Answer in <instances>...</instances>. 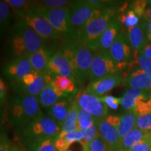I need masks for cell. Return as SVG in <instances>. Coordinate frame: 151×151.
Here are the masks:
<instances>
[{
	"mask_svg": "<svg viewBox=\"0 0 151 151\" xmlns=\"http://www.w3.org/2000/svg\"><path fill=\"white\" fill-rule=\"evenodd\" d=\"M61 130V126L43 113L16 129L19 138L26 146L44 139H56Z\"/></svg>",
	"mask_w": 151,
	"mask_h": 151,
	"instance_id": "cell-1",
	"label": "cell"
},
{
	"mask_svg": "<svg viewBox=\"0 0 151 151\" xmlns=\"http://www.w3.org/2000/svg\"><path fill=\"white\" fill-rule=\"evenodd\" d=\"M43 39L33 28L20 20L15 26V31L11 38V50L14 58L29 55L43 48Z\"/></svg>",
	"mask_w": 151,
	"mask_h": 151,
	"instance_id": "cell-2",
	"label": "cell"
},
{
	"mask_svg": "<svg viewBox=\"0 0 151 151\" xmlns=\"http://www.w3.org/2000/svg\"><path fill=\"white\" fill-rule=\"evenodd\" d=\"M116 9L113 7H106L98 18L88 22L85 27L76 34V39L78 40L92 51L99 50L101 35L108 27L111 20L116 16Z\"/></svg>",
	"mask_w": 151,
	"mask_h": 151,
	"instance_id": "cell-3",
	"label": "cell"
},
{
	"mask_svg": "<svg viewBox=\"0 0 151 151\" xmlns=\"http://www.w3.org/2000/svg\"><path fill=\"white\" fill-rule=\"evenodd\" d=\"M42 113L37 97L20 94L11 99L9 115L11 123L16 129Z\"/></svg>",
	"mask_w": 151,
	"mask_h": 151,
	"instance_id": "cell-4",
	"label": "cell"
},
{
	"mask_svg": "<svg viewBox=\"0 0 151 151\" xmlns=\"http://www.w3.org/2000/svg\"><path fill=\"white\" fill-rule=\"evenodd\" d=\"M33 6L58 32L65 36L67 39H76V31L71 22L70 7L55 9H40L37 6V1H34Z\"/></svg>",
	"mask_w": 151,
	"mask_h": 151,
	"instance_id": "cell-5",
	"label": "cell"
},
{
	"mask_svg": "<svg viewBox=\"0 0 151 151\" xmlns=\"http://www.w3.org/2000/svg\"><path fill=\"white\" fill-rule=\"evenodd\" d=\"M54 77L50 72L39 73L33 70L22 78L12 81L11 86L20 94L37 97L48 85L51 84Z\"/></svg>",
	"mask_w": 151,
	"mask_h": 151,
	"instance_id": "cell-6",
	"label": "cell"
},
{
	"mask_svg": "<svg viewBox=\"0 0 151 151\" xmlns=\"http://www.w3.org/2000/svg\"><path fill=\"white\" fill-rule=\"evenodd\" d=\"M33 4L34 1L26 12L18 14L21 20L33 28L36 32L44 39H55L61 37L62 35L58 32L50 22L34 8Z\"/></svg>",
	"mask_w": 151,
	"mask_h": 151,
	"instance_id": "cell-7",
	"label": "cell"
},
{
	"mask_svg": "<svg viewBox=\"0 0 151 151\" xmlns=\"http://www.w3.org/2000/svg\"><path fill=\"white\" fill-rule=\"evenodd\" d=\"M120 116L108 115L105 118L95 120L98 132L106 143L110 151L118 150L120 138L118 133V126Z\"/></svg>",
	"mask_w": 151,
	"mask_h": 151,
	"instance_id": "cell-8",
	"label": "cell"
},
{
	"mask_svg": "<svg viewBox=\"0 0 151 151\" xmlns=\"http://www.w3.org/2000/svg\"><path fill=\"white\" fill-rule=\"evenodd\" d=\"M118 72V68L108 52L97 51L93 56L88 78L91 83Z\"/></svg>",
	"mask_w": 151,
	"mask_h": 151,
	"instance_id": "cell-9",
	"label": "cell"
},
{
	"mask_svg": "<svg viewBox=\"0 0 151 151\" xmlns=\"http://www.w3.org/2000/svg\"><path fill=\"white\" fill-rule=\"evenodd\" d=\"M98 9L100 8L90 1H73L70 6V14L71 22L76 31L83 29L88 22L94 20L93 14Z\"/></svg>",
	"mask_w": 151,
	"mask_h": 151,
	"instance_id": "cell-10",
	"label": "cell"
},
{
	"mask_svg": "<svg viewBox=\"0 0 151 151\" xmlns=\"http://www.w3.org/2000/svg\"><path fill=\"white\" fill-rule=\"evenodd\" d=\"M75 100L78 107L90 113L96 120L108 116V107L101 102L99 97L88 93L86 90L78 92Z\"/></svg>",
	"mask_w": 151,
	"mask_h": 151,
	"instance_id": "cell-11",
	"label": "cell"
},
{
	"mask_svg": "<svg viewBox=\"0 0 151 151\" xmlns=\"http://www.w3.org/2000/svg\"><path fill=\"white\" fill-rule=\"evenodd\" d=\"M76 60L78 67L79 81L84 82L89 77L90 67L93 60L92 50L77 39L73 40Z\"/></svg>",
	"mask_w": 151,
	"mask_h": 151,
	"instance_id": "cell-12",
	"label": "cell"
},
{
	"mask_svg": "<svg viewBox=\"0 0 151 151\" xmlns=\"http://www.w3.org/2000/svg\"><path fill=\"white\" fill-rule=\"evenodd\" d=\"M108 53L116 65L127 63L132 58V48L127 36L120 32L111 46Z\"/></svg>",
	"mask_w": 151,
	"mask_h": 151,
	"instance_id": "cell-13",
	"label": "cell"
},
{
	"mask_svg": "<svg viewBox=\"0 0 151 151\" xmlns=\"http://www.w3.org/2000/svg\"><path fill=\"white\" fill-rule=\"evenodd\" d=\"M124 81L123 76L120 72H118L90 83L86 88V91L97 97H102L104 94L120 86Z\"/></svg>",
	"mask_w": 151,
	"mask_h": 151,
	"instance_id": "cell-14",
	"label": "cell"
},
{
	"mask_svg": "<svg viewBox=\"0 0 151 151\" xmlns=\"http://www.w3.org/2000/svg\"><path fill=\"white\" fill-rule=\"evenodd\" d=\"M33 71L29 56L14 58L4 68V74L11 82L20 79Z\"/></svg>",
	"mask_w": 151,
	"mask_h": 151,
	"instance_id": "cell-15",
	"label": "cell"
},
{
	"mask_svg": "<svg viewBox=\"0 0 151 151\" xmlns=\"http://www.w3.org/2000/svg\"><path fill=\"white\" fill-rule=\"evenodd\" d=\"M48 72L55 76H62L68 77L76 82L70 65L59 50L52 54L50 58L48 65Z\"/></svg>",
	"mask_w": 151,
	"mask_h": 151,
	"instance_id": "cell-16",
	"label": "cell"
},
{
	"mask_svg": "<svg viewBox=\"0 0 151 151\" xmlns=\"http://www.w3.org/2000/svg\"><path fill=\"white\" fill-rule=\"evenodd\" d=\"M128 40L131 46L132 50L134 52V54L140 52L148 44L147 41V33L146 21L142 23L137 24L134 27H129L127 29Z\"/></svg>",
	"mask_w": 151,
	"mask_h": 151,
	"instance_id": "cell-17",
	"label": "cell"
},
{
	"mask_svg": "<svg viewBox=\"0 0 151 151\" xmlns=\"http://www.w3.org/2000/svg\"><path fill=\"white\" fill-rule=\"evenodd\" d=\"M150 92L146 90L129 89L121 97V106L127 111H134L141 101H148Z\"/></svg>",
	"mask_w": 151,
	"mask_h": 151,
	"instance_id": "cell-18",
	"label": "cell"
},
{
	"mask_svg": "<svg viewBox=\"0 0 151 151\" xmlns=\"http://www.w3.org/2000/svg\"><path fill=\"white\" fill-rule=\"evenodd\" d=\"M129 89H137L151 92V76L137 69L130 72L124 81Z\"/></svg>",
	"mask_w": 151,
	"mask_h": 151,
	"instance_id": "cell-19",
	"label": "cell"
},
{
	"mask_svg": "<svg viewBox=\"0 0 151 151\" xmlns=\"http://www.w3.org/2000/svg\"><path fill=\"white\" fill-rule=\"evenodd\" d=\"M120 26L121 23L119 21L118 16L113 17L108 27L101 35L98 51L108 52L111 46L120 33Z\"/></svg>",
	"mask_w": 151,
	"mask_h": 151,
	"instance_id": "cell-20",
	"label": "cell"
},
{
	"mask_svg": "<svg viewBox=\"0 0 151 151\" xmlns=\"http://www.w3.org/2000/svg\"><path fill=\"white\" fill-rule=\"evenodd\" d=\"M67 95L68 94L60 91L49 84L41 92L37 98L40 106L43 108L48 109L55 104L60 99L67 97Z\"/></svg>",
	"mask_w": 151,
	"mask_h": 151,
	"instance_id": "cell-21",
	"label": "cell"
},
{
	"mask_svg": "<svg viewBox=\"0 0 151 151\" xmlns=\"http://www.w3.org/2000/svg\"><path fill=\"white\" fill-rule=\"evenodd\" d=\"M72 103L73 101H71L70 98L65 97L60 99L55 104L48 109V116L62 127Z\"/></svg>",
	"mask_w": 151,
	"mask_h": 151,
	"instance_id": "cell-22",
	"label": "cell"
},
{
	"mask_svg": "<svg viewBox=\"0 0 151 151\" xmlns=\"http://www.w3.org/2000/svg\"><path fill=\"white\" fill-rule=\"evenodd\" d=\"M51 56L50 52L43 48L29 55V60L33 70L39 73L48 72V65Z\"/></svg>",
	"mask_w": 151,
	"mask_h": 151,
	"instance_id": "cell-23",
	"label": "cell"
},
{
	"mask_svg": "<svg viewBox=\"0 0 151 151\" xmlns=\"http://www.w3.org/2000/svg\"><path fill=\"white\" fill-rule=\"evenodd\" d=\"M59 51L62 55L65 57V59L67 60L69 65H70L73 71V74L74 76L75 81H79L78 67H77L73 39H67V40L64 41L62 43V46H60Z\"/></svg>",
	"mask_w": 151,
	"mask_h": 151,
	"instance_id": "cell-24",
	"label": "cell"
},
{
	"mask_svg": "<svg viewBox=\"0 0 151 151\" xmlns=\"http://www.w3.org/2000/svg\"><path fill=\"white\" fill-rule=\"evenodd\" d=\"M78 106L74 99L72 104L71 106V108L68 112L67 116L66 117L65 120H64L63 123H62L61 132L68 133V132L80 130L78 124Z\"/></svg>",
	"mask_w": 151,
	"mask_h": 151,
	"instance_id": "cell-25",
	"label": "cell"
},
{
	"mask_svg": "<svg viewBox=\"0 0 151 151\" xmlns=\"http://www.w3.org/2000/svg\"><path fill=\"white\" fill-rule=\"evenodd\" d=\"M148 132H146L137 127L132 129L123 139H121L118 151H129L136 143L140 141Z\"/></svg>",
	"mask_w": 151,
	"mask_h": 151,
	"instance_id": "cell-26",
	"label": "cell"
},
{
	"mask_svg": "<svg viewBox=\"0 0 151 151\" xmlns=\"http://www.w3.org/2000/svg\"><path fill=\"white\" fill-rule=\"evenodd\" d=\"M137 114L134 111H126L120 116L118 126V133L120 141L136 127Z\"/></svg>",
	"mask_w": 151,
	"mask_h": 151,
	"instance_id": "cell-27",
	"label": "cell"
},
{
	"mask_svg": "<svg viewBox=\"0 0 151 151\" xmlns=\"http://www.w3.org/2000/svg\"><path fill=\"white\" fill-rule=\"evenodd\" d=\"M51 86L60 91L67 94H71L75 90V82L68 77L56 76L51 83Z\"/></svg>",
	"mask_w": 151,
	"mask_h": 151,
	"instance_id": "cell-28",
	"label": "cell"
},
{
	"mask_svg": "<svg viewBox=\"0 0 151 151\" xmlns=\"http://www.w3.org/2000/svg\"><path fill=\"white\" fill-rule=\"evenodd\" d=\"M11 6L5 1H0V25L1 32L4 34L11 20Z\"/></svg>",
	"mask_w": 151,
	"mask_h": 151,
	"instance_id": "cell-29",
	"label": "cell"
},
{
	"mask_svg": "<svg viewBox=\"0 0 151 151\" xmlns=\"http://www.w3.org/2000/svg\"><path fill=\"white\" fill-rule=\"evenodd\" d=\"M54 139H48L27 145V151H58L55 146Z\"/></svg>",
	"mask_w": 151,
	"mask_h": 151,
	"instance_id": "cell-30",
	"label": "cell"
},
{
	"mask_svg": "<svg viewBox=\"0 0 151 151\" xmlns=\"http://www.w3.org/2000/svg\"><path fill=\"white\" fill-rule=\"evenodd\" d=\"M78 119L79 129H84L91 127L94 124H95L96 119L93 116H92L90 113L78 107Z\"/></svg>",
	"mask_w": 151,
	"mask_h": 151,
	"instance_id": "cell-31",
	"label": "cell"
},
{
	"mask_svg": "<svg viewBox=\"0 0 151 151\" xmlns=\"http://www.w3.org/2000/svg\"><path fill=\"white\" fill-rule=\"evenodd\" d=\"M73 1L67 0H45V1H37V6L40 9H55L70 7Z\"/></svg>",
	"mask_w": 151,
	"mask_h": 151,
	"instance_id": "cell-32",
	"label": "cell"
},
{
	"mask_svg": "<svg viewBox=\"0 0 151 151\" xmlns=\"http://www.w3.org/2000/svg\"><path fill=\"white\" fill-rule=\"evenodd\" d=\"M118 20L121 24L129 28L137 26L139 24L140 18L135 14L134 11L129 10L124 14H120L118 16Z\"/></svg>",
	"mask_w": 151,
	"mask_h": 151,
	"instance_id": "cell-33",
	"label": "cell"
},
{
	"mask_svg": "<svg viewBox=\"0 0 151 151\" xmlns=\"http://www.w3.org/2000/svg\"><path fill=\"white\" fill-rule=\"evenodd\" d=\"M83 151H110L104 138L99 134L91 142L83 148Z\"/></svg>",
	"mask_w": 151,
	"mask_h": 151,
	"instance_id": "cell-34",
	"label": "cell"
},
{
	"mask_svg": "<svg viewBox=\"0 0 151 151\" xmlns=\"http://www.w3.org/2000/svg\"><path fill=\"white\" fill-rule=\"evenodd\" d=\"M58 137H61L66 144L69 147H70L71 145L73 144V143L80 142L83 139L84 136L81 130H76V131L68 132V133L60 132Z\"/></svg>",
	"mask_w": 151,
	"mask_h": 151,
	"instance_id": "cell-35",
	"label": "cell"
},
{
	"mask_svg": "<svg viewBox=\"0 0 151 151\" xmlns=\"http://www.w3.org/2000/svg\"><path fill=\"white\" fill-rule=\"evenodd\" d=\"M81 131L83 134L84 137L79 142V143L82 146L83 148H84L86 145H88L92 140H94L97 137V136L99 134V132H98L97 126L95 124H94L91 127L87 128V129H81Z\"/></svg>",
	"mask_w": 151,
	"mask_h": 151,
	"instance_id": "cell-36",
	"label": "cell"
},
{
	"mask_svg": "<svg viewBox=\"0 0 151 151\" xmlns=\"http://www.w3.org/2000/svg\"><path fill=\"white\" fill-rule=\"evenodd\" d=\"M134 58L141 70L151 76V58H147L141 52L134 55Z\"/></svg>",
	"mask_w": 151,
	"mask_h": 151,
	"instance_id": "cell-37",
	"label": "cell"
},
{
	"mask_svg": "<svg viewBox=\"0 0 151 151\" xmlns=\"http://www.w3.org/2000/svg\"><path fill=\"white\" fill-rule=\"evenodd\" d=\"M136 127L146 132H151V113L138 116Z\"/></svg>",
	"mask_w": 151,
	"mask_h": 151,
	"instance_id": "cell-38",
	"label": "cell"
},
{
	"mask_svg": "<svg viewBox=\"0 0 151 151\" xmlns=\"http://www.w3.org/2000/svg\"><path fill=\"white\" fill-rule=\"evenodd\" d=\"M129 151H151V132H149L140 141L136 143Z\"/></svg>",
	"mask_w": 151,
	"mask_h": 151,
	"instance_id": "cell-39",
	"label": "cell"
},
{
	"mask_svg": "<svg viewBox=\"0 0 151 151\" xmlns=\"http://www.w3.org/2000/svg\"><path fill=\"white\" fill-rule=\"evenodd\" d=\"M148 1H145V0H138V1H132L131 9L134 11V13L137 15L139 18H142L144 16L145 11L146 9V5L148 4Z\"/></svg>",
	"mask_w": 151,
	"mask_h": 151,
	"instance_id": "cell-40",
	"label": "cell"
},
{
	"mask_svg": "<svg viewBox=\"0 0 151 151\" xmlns=\"http://www.w3.org/2000/svg\"><path fill=\"white\" fill-rule=\"evenodd\" d=\"M100 100L107 107L113 110H116L118 108L119 105L121 104V98H118L113 96H104L100 97Z\"/></svg>",
	"mask_w": 151,
	"mask_h": 151,
	"instance_id": "cell-41",
	"label": "cell"
},
{
	"mask_svg": "<svg viewBox=\"0 0 151 151\" xmlns=\"http://www.w3.org/2000/svg\"><path fill=\"white\" fill-rule=\"evenodd\" d=\"M16 146L9 140L4 133H1L0 139V151H14Z\"/></svg>",
	"mask_w": 151,
	"mask_h": 151,
	"instance_id": "cell-42",
	"label": "cell"
},
{
	"mask_svg": "<svg viewBox=\"0 0 151 151\" xmlns=\"http://www.w3.org/2000/svg\"><path fill=\"white\" fill-rule=\"evenodd\" d=\"M6 94V88L4 83L3 82L2 79L1 78L0 81V98H1V103L4 102Z\"/></svg>",
	"mask_w": 151,
	"mask_h": 151,
	"instance_id": "cell-43",
	"label": "cell"
},
{
	"mask_svg": "<svg viewBox=\"0 0 151 151\" xmlns=\"http://www.w3.org/2000/svg\"><path fill=\"white\" fill-rule=\"evenodd\" d=\"M140 52L147 58H151V43H149L146 45Z\"/></svg>",
	"mask_w": 151,
	"mask_h": 151,
	"instance_id": "cell-44",
	"label": "cell"
},
{
	"mask_svg": "<svg viewBox=\"0 0 151 151\" xmlns=\"http://www.w3.org/2000/svg\"><path fill=\"white\" fill-rule=\"evenodd\" d=\"M145 21H146V20H145ZM146 27L147 39H148V41L149 42L151 43V21H148V22L146 21Z\"/></svg>",
	"mask_w": 151,
	"mask_h": 151,
	"instance_id": "cell-45",
	"label": "cell"
},
{
	"mask_svg": "<svg viewBox=\"0 0 151 151\" xmlns=\"http://www.w3.org/2000/svg\"><path fill=\"white\" fill-rule=\"evenodd\" d=\"M144 19L147 22L151 21V5L148 6L146 9L144 14Z\"/></svg>",
	"mask_w": 151,
	"mask_h": 151,
	"instance_id": "cell-46",
	"label": "cell"
},
{
	"mask_svg": "<svg viewBox=\"0 0 151 151\" xmlns=\"http://www.w3.org/2000/svg\"><path fill=\"white\" fill-rule=\"evenodd\" d=\"M20 150H21V149H20L19 148H18L17 146H16V148H15L14 151H20Z\"/></svg>",
	"mask_w": 151,
	"mask_h": 151,
	"instance_id": "cell-47",
	"label": "cell"
},
{
	"mask_svg": "<svg viewBox=\"0 0 151 151\" xmlns=\"http://www.w3.org/2000/svg\"><path fill=\"white\" fill-rule=\"evenodd\" d=\"M148 2L149 4L151 5V0H149V1H148Z\"/></svg>",
	"mask_w": 151,
	"mask_h": 151,
	"instance_id": "cell-48",
	"label": "cell"
},
{
	"mask_svg": "<svg viewBox=\"0 0 151 151\" xmlns=\"http://www.w3.org/2000/svg\"><path fill=\"white\" fill-rule=\"evenodd\" d=\"M20 151H27V150H22V149H21V150H20Z\"/></svg>",
	"mask_w": 151,
	"mask_h": 151,
	"instance_id": "cell-49",
	"label": "cell"
},
{
	"mask_svg": "<svg viewBox=\"0 0 151 151\" xmlns=\"http://www.w3.org/2000/svg\"><path fill=\"white\" fill-rule=\"evenodd\" d=\"M66 151H72V150H66Z\"/></svg>",
	"mask_w": 151,
	"mask_h": 151,
	"instance_id": "cell-50",
	"label": "cell"
},
{
	"mask_svg": "<svg viewBox=\"0 0 151 151\" xmlns=\"http://www.w3.org/2000/svg\"><path fill=\"white\" fill-rule=\"evenodd\" d=\"M150 99H151V92H150Z\"/></svg>",
	"mask_w": 151,
	"mask_h": 151,
	"instance_id": "cell-51",
	"label": "cell"
},
{
	"mask_svg": "<svg viewBox=\"0 0 151 151\" xmlns=\"http://www.w3.org/2000/svg\"><path fill=\"white\" fill-rule=\"evenodd\" d=\"M116 151H118V150H116Z\"/></svg>",
	"mask_w": 151,
	"mask_h": 151,
	"instance_id": "cell-52",
	"label": "cell"
}]
</instances>
